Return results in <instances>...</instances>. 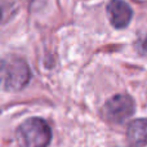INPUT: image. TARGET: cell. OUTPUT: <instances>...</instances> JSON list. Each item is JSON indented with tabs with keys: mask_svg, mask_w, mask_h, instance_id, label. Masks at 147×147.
Masks as SVG:
<instances>
[{
	"mask_svg": "<svg viewBox=\"0 0 147 147\" xmlns=\"http://www.w3.org/2000/svg\"><path fill=\"white\" fill-rule=\"evenodd\" d=\"M30 81V69L18 57L0 58V88L9 92L23 89Z\"/></svg>",
	"mask_w": 147,
	"mask_h": 147,
	"instance_id": "cell-1",
	"label": "cell"
},
{
	"mask_svg": "<svg viewBox=\"0 0 147 147\" xmlns=\"http://www.w3.org/2000/svg\"><path fill=\"white\" fill-rule=\"evenodd\" d=\"M51 140V127L43 119H28L17 129V141L20 147H47Z\"/></svg>",
	"mask_w": 147,
	"mask_h": 147,
	"instance_id": "cell-2",
	"label": "cell"
},
{
	"mask_svg": "<svg viewBox=\"0 0 147 147\" xmlns=\"http://www.w3.org/2000/svg\"><path fill=\"white\" fill-rule=\"evenodd\" d=\"M134 112V101L127 94H117L110 98L103 107V115L111 123H120L129 119Z\"/></svg>",
	"mask_w": 147,
	"mask_h": 147,
	"instance_id": "cell-3",
	"label": "cell"
},
{
	"mask_svg": "<svg viewBox=\"0 0 147 147\" xmlns=\"http://www.w3.org/2000/svg\"><path fill=\"white\" fill-rule=\"evenodd\" d=\"M107 16L115 28H124L132 20V8L123 0H111L107 4Z\"/></svg>",
	"mask_w": 147,
	"mask_h": 147,
	"instance_id": "cell-4",
	"label": "cell"
},
{
	"mask_svg": "<svg viewBox=\"0 0 147 147\" xmlns=\"http://www.w3.org/2000/svg\"><path fill=\"white\" fill-rule=\"evenodd\" d=\"M127 141L130 147L147 145V119H137L130 123L127 130Z\"/></svg>",
	"mask_w": 147,
	"mask_h": 147,
	"instance_id": "cell-5",
	"label": "cell"
},
{
	"mask_svg": "<svg viewBox=\"0 0 147 147\" xmlns=\"http://www.w3.org/2000/svg\"><path fill=\"white\" fill-rule=\"evenodd\" d=\"M0 20H1V9H0Z\"/></svg>",
	"mask_w": 147,
	"mask_h": 147,
	"instance_id": "cell-6",
	"label": "cell"
}]
</instances>
